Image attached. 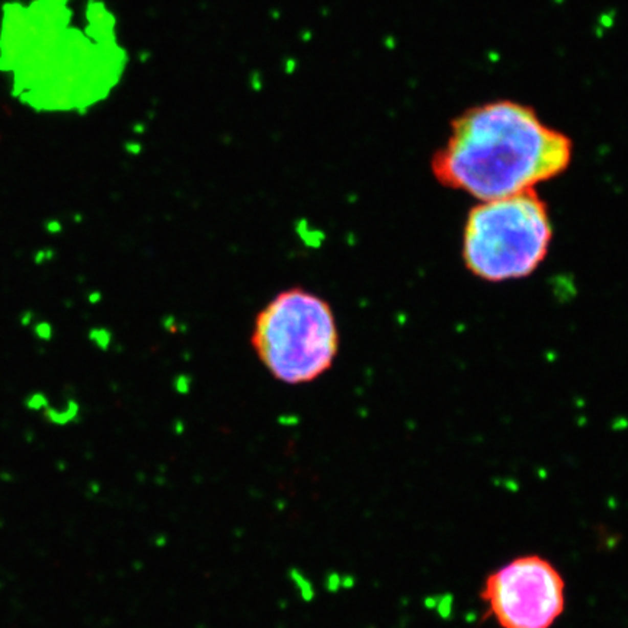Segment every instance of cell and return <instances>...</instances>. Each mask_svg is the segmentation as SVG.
Returning <instances> with one entry per match:
<instances>
[{"label": "cell", "mask_w": 628, "mask_h": 628, "mask_svg": "<svg viewBox=\"0 0 628 628\" xmlns=\"http://www.w3.org/2000/svg\"><path fill=\"white\" fill-rule=\"evenodd\" d=\"M153 544H154V547H157V548H165L167 545V535H165V534L156 535L153 538Z\"/></svg>", "instance_id": "13"}, {"label": "cell", "mask_w": 628, "mask_h": 628, "mask_svg": "<svg viewBox=\"0 0 628 628\" xmlns=\"http://www.w3.org/2000/svg\"><path fill=\"white\" fill-rule=\"evenodd\" d=\"M27 407L31 409V410H46L47 407H48V400H47L44 394L35 393V394H31L28 397V400H27Z\"/></svg>", "instance_id": "8"}, {"label": "cell", "mask_w": 628, "mask_h": 628, "mask_svg": "<svg viewBox=\"0 0 628 628\" xmlns=\"http://www.w3.org/2000/svg\"><path fill=\"white\" fill-rule=\"evenodd\" d=\"M356 585V579L351 573L342 574V591H352Z\"/></svg>", "instance_id": "10"}, {"label": "cell", "mask_w": 628, "mask_h": 628, "mask_svg": "<svg viewBox=\"0 0 628 628\" xmlns=\"http://www.w3.org/2000/svg\"><path fill=\"white\" fill-rule=\"evenodd\" d=\"M277 509L279 510V512H282L284 509H285V502L284 500H278L277 502Z\"/></svg>", "instance_id": "14"}, {"label": "cell", "mask_w": 628, "mask_h": 628, "mask_svg": "<svg viewBox=\"0 0 628 628\" xmlns=\"http://www.w3.org/2000/svg\"><path fill=\"white\" fill-rule=\"evenodd\" d=\"M339 329L323 297L288 288L256 314L250 343L259 362L288 386L308 384L330 370L339 353Z\"/></svg>", "instance_id": "2"}, {"label": "cell", "mask_w": 628, "mask_h": 628, "mask_svg": "<svg viewBox=\"0 0 628 628\" xmlns=\"http://www.w3.org/2000/svg\"><path fill=\"white\" fill-rule=\"evenodd\" d=\"M46 230L50 234H58L61 231V222L58 220H50L46 222Z\"/></svg>", "instance_id": "11"}, {"label": "cell", "mask_w": 628, "mask_h": 628, "mask_svg": "<svg viewBox=\"0 0 628 628\" xmlns=\"http://www.w3.org/2000/svg\"><path fill=\"white\" fill-rule=\"evenodd\" d=\"M564 589L548 560L524 555L489 574L481 599L502 628H550L563 614Z\"/></svg>", "instance_id": "4"}, {"label": "cell", "mask_w": 628, "mask_h": 628, "mask_svg": "<svg viewBox=\"0 0 628 628\" xmlns=\"http://www.w3.org/2000/svg\"><path fill=\"white\" fill-rule=\"evenodd\" d=\"M77 410H79L77 405L74 401H69L65 409H63V410H58V409H54V407H47L44 412H46L47 419L50 422L57 423V425H64V423L70 422L73 419L76 413H77Z\"/></svg>", "instance_id": "6"}, {"label": "cell", "mask_w": 628, "mask_h": 628, "mask_svg": "<svg viewBox=\"0 0 628 628\" xmlns=\"http://www.w3.org/2000/svg\"><path fill=\"white\" fill-rule=\"evenodd\" d=\"M24 317H25V319H22V323L28 324L29 320H31V317H32V316H31V314H29V313H27V314H24Z\"/></svg>", "instance_id": "15"}, {"label": "cell", "mask_w": 628, "mask_h": 628, "mask_svg": "<svg viewBox=\"0 0 628 628\" xmlns=\"http://www.w3.org/2000/svg\"><path fill=\"white\" fill-rule=\"evenodd\" d=\"M553 237L544 201L534 189L481 201L467 217L462 258L467 269L490 282L531 275Z\"/></svg>", "instance_id": "3"}, {"label": "cell", "mask_w": 628, "mask_h": 628, "mask_svg": "<svg viewBox=\"0 0 628 628\" xmlns=\"http://www.w3.org/2000/svg\"><path fill=\"white\" fill-rule=\"evenodd\" d=\"M51 256H53V252H51V250H39V252L35 253V258H34V260H35L37 263H42L44 260L51 259Z\"/></svg>", "instance_id": "12"}, {"label": "cell", "mask_w": 628, "mask_h": 628, "mask_svg": "<svg viewBox=\"0 0 628 628\" xmlns=\"http://www.w3.org/2000/svg\"><path fill=\"white\" fill-rule=\"evenodd\" d=\"M286 576H288V580L293 583V586L296 588L297 593H298V598L303 600L304 603H311V602L316 600V596H317L316 586H314V583L311 582V579H310L301 569H298V567H289Z\"/></svg>", "instance_id": "5"}, {"label": "cell", "mask_w": 628, "mask_h": 628, "mask_svg": "<svg viewBox=\"0 0 628 628\" xmlns=\"http://www.w3.org/2000/svg\"><path fill=\"white\" fill-rule=\"evenodd\" d=\"M323 588L324 591L332 593V595L339 593L342 591V574L338 570H330V572L326 573L323 579Z\"/></svg>", "instance_id": "7"}, {"label": "cell", "mask_w": 628, "mask_h": 628, "mask_svg": "<svg viewBox=\"0 0 628 628\" xmlns=\"http://www.w3.org/2000/svg\"><path fill=\"white\" fill-rule=\"evenodd\" d=\"M34 333L37 334L38 339L41 341H50L53 338V326L47 322H39L34 327Z\"/></svg>", "instance_id": "9"}, {"label": "cell", "mask_w": 628, "mask_h": 628, "mask_svg": "<svg viewBox=\"0 0 628 628\" xmlns=\"http://www.w3.org/2000/svg\"><path fill=\"white\" fill-rule=\"evenodd\" d=\"M572 141L548 127L529 106L496 101L454 121L448 141L432 159L443 186L490 201L534 189L563 173Z\"/></svg>", "instance_id": "1"}]
</instances>
